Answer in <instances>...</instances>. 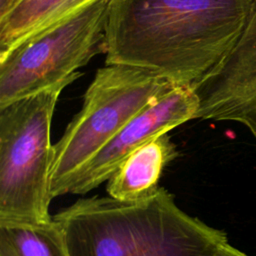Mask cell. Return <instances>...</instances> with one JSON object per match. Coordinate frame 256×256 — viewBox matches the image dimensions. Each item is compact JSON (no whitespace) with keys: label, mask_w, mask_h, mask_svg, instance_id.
I'll return each instance as SVG.
<instances>
[{"label":"cell","mask_w":256,"mask_h":256,"mask_svg":"<svg viewBox=\"0 0 256 256\" xmlns=\"http://www.w3.org/2000/svg\"><path fill=\"white\" fill-rule=\"evenodd\" d=\"M254 0H110L105 65L193 86L234 48Z\"/></svg>","instance_id":"6da1fadb"},{"label":"cell","mask_w":256,"mask_h":256,"mask_svg":"<svg viewBox=\"0 0 256 256\" xmlns=\"http://www.w3.org/2000/svg\"><path fill=\"white\" fill-rule=\"evenodd\" d=\"M53 218L70 256H213L228 242L224 231L187 214L162 187L136 201L79 199Z\"/></svg>","instance_id":"7a4b0ae2"},{"label":"cell","mask_w":256,"mask_h":256,"mask_svg":"<svg viewBox=\"0 0 256 256\" xmlns=\"http://www.w3.org/2000/svg\"><path fill=\"white\" fill-rule=\"evenodd\" d=\"M81 72L0 106V222L48 223L52 200L51 123L60 93Z\"/></svg>","instance_id":"3957f363"},{"label":"cell","mask_w":256,"mask_h":256,"mask_svg":"<svg viewBox=\"0 0 256 256\" xmlns=\"http://www.w3.org/2000/svg\"><path fill=\"white\" fill-rule=\"evenodd\" d=\"M170 81L139 68L105 65L87 88L81 110L53 145L52 199L69 193L89 160L139 113L172 91Z\"/></svg>","instance_id":"277c9868"},{"label":"cell","mask_w":256,"mask_h":256,"mask_svg":"<svg viewBox=\"0 0 256 256\" xmlns=\"http://www.w3.org/2000/svg\"><path fill=\"white\" fill-rule=\"evenodd\" d=\"M110 0L88 3L26 38L0 59V106L77 74L106 49Z\"/></svg>","instance_id":"5b68a950"},{"label":"cell","mask_w":256,"mask_h":256,"mask_svg":"<svg viewBox=\"0 0 256 256\" xmlns=\"http://www.w3.org/2000/svg\"><path fill=\"white\" fill-rule=\"evenodd\" d=\"M197 98L191 86L178 85L131 120L81 169L69 193L86 194L108 181L122 162L143 144L196 119Z\"/></svg>","instance_id":"8992f818"},{"label":"cell","mask_w":256,"mask_h":256,"mask_svg":"<svg viewBox=\"0 0 256 256\" xmlns=\"http://www.w3.org/2000/svg\"><path fill=\"white\" fill-rule=\"evenodd\" d=\"M256 83V0L246 27L230 53L192 89L198 102L196 118L210 120L223 104Z\"/></svg>","instance_id":"52a82bcc"},{"label":"cell","mask_w":256,"mask_h":256,"mask_svg":"<svg viewBox=\"0 0 256 256\" xmlns=\"http://www.w3.org/2000/svg\"><path fill=\"white\" fill-rule=\"evenodd\" d=\"M176 156V145L168 133L148 141L130 154L107 181L108 196L136 201L153 194L164 168Z\"/></svg>","instance_id":"ba28073f"},{"label":"cell","mask_w":256,"mask_h":256,"mask_svg":"<svg viewBox=\"0 0 256 256\" xmlns=\"http://www.w3.org/2000/svg\"><path fill=\"white\" fill-rule=\"evenodd\" d=\"M0 256H70L65 233L48 223L0 222Z\"/></svg>","instance_id":"9c48e42d"},{"label":"cell","mask_w":256,"mask_h":256,"mask_svg":"<svg viewBox=\"0 0 256 256\" xmlns=\"http://www.w3.org/2000/svg\"><path fill=\"white\" fill-rule=\"evenodd\" d=\"M64 0H20L0 19V59L42 28Z\"/></svg>","instance_id":"30bf717a"},{"label":"cell","mask_w":256,"mask_h":256,"mask_svg":"<svg viewBox=\"0 0 256 256\" xmlns=\"http://www.w3.org/2000/svg\"><path fill=\"white\" fill-rule=\"evenodd\" d=\"M210 120L239 122L245 125L256 139V83L219 107Z\"/></svg>","instance_id":"8fae6325"},{"label":"cell","mask_w":256,"mask_h":256,"mask_svg":"<svg viewBox=\"0 0 256 256\" xmlns=\"http://www.w3.org/2000/svg\"><path fill=\"white\" fill-rule=\"evenodd\" d=\"M213 256H247L237 248L231 246L228 242L224 243Z\"/></svg>","instance_id":"7c38bea8"},{"label":"cell","mask_w":256,"mask_h":256,"mask_svg":"<svg viewBox=\"0 0 256 256\" xmlns=\"http://www.w3.org/2000/svg\"><path fill=\"white\" fill-rule=\"evenodd\" d=\"M19 2V0H0V19L4 18Z\"/></svg>","instance_id":"4fadbf2b"},{"label":"cell","mask_w":256,"mask_h":256,"mask_svg":"<svg viewBox=\"0 0 256 256\" xmlns=\"http://www.w3.org/2000/svg\"><path fill=\"white\" fill-rule=\"evenodd\" d=\"M19 1H20V0H19Z\"/></svg>","instance_id":"5bb4252c"}]
</instances>
